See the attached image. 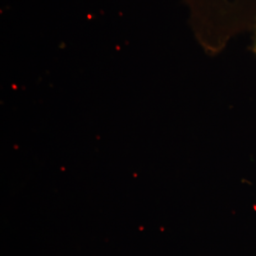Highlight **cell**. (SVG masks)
I'll return each instance as SVG.
<instances>
[{
    "mask_svg": "<svg viewBox=\"0 0 256 256\" xmlns=\"http://www.w3.org/2000/svg\"><path fill=\"white\" fill-rule=\"evenodd\" d=\"M12 88L14 90H16V89H18V87H16V86L15 85V84H13Z\"/></svg>",
    "mask_w": 256,
    "mask_h": 256,
    "instance_id": "obj_1",
    "label": "cell"
}]
</instances>
